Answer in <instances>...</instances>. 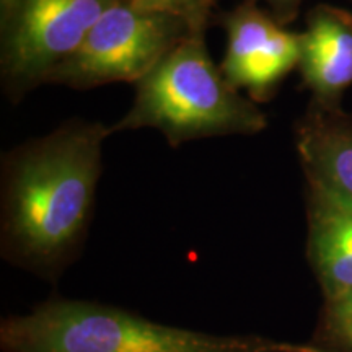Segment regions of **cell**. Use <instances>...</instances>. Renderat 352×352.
Returning <instances> with one entry per match:
<instances>
[{
	"mask_svg": "<svg viewBox=\"0 0 352 352\" xmlns=\"http://www.w3.org/2000/svg\"><path fill=\"white\" fill-rule=\"evenodd\" d=\"M134 85V101L113 132L148 127L176 148L197 139L254 135L267 127L266 113L214 64L204 34L175 46Z\"/></svg>",
	"mask_w": 352,
	"mask_h": 352,
	"instance_id": "3957f363",
	"label": "cell"
},
{
	"mask_svg": "<svg viewBox=\"0 0 352 352\" xmlns=\"http://www.w3.org/2000/svg\"><path fill=\"white\" fill-rule=\"evenodd\" d=\"M120 0H0V80L13 104L47 83Z\"/></svg>",
	"mask_w": 352,
	"mask_h": 352,
	"instance_id": "5b68a950",
	"label": "cell"
},
{
	"mask_svg": "<svg viewBox=\"0 0 352 352\" xmlns=\"http://www.w3.org/2000/svg\"><path fill=\"white\" fill-rule=\"evenodd\" d=\"M315 346L324 352H352V290L324 300Z\"/></svg>",
	"mask_w": 352,
	"mask_h": 352,
	"instance_id": "30bf717a",
	"label": "cell"
},
{
	"mask_svg": "<svg viewBox=\"0 0 352 352\" xmlns=\"http://www.w3.org/2000/svg\"><path fill=\"white\" fill-rule=\"evenodd\" d=\"M131 2L145 10L178 16L186 21L192 33L206 34V30L214 20L219 0H131Z\"/></svg>",
	"mask_w": 352,
	"mask_h": 352,
	"instance_id": "8fae6325",
	"label": "cell"
},
{
	"mask_svg": "<svg viewBox=\"0 0 352 352\" xmlns=\"http://www.w3.org/2000/svg\"><path fill=\"white\" fill-rule=\"evenodd\" d=\"M296 148L307 182L352 202V113L308 101L296 124Z\"/></svg>",
	"mask_w": 352,
	"mask_h": 352,
	"instance_id": "9c48e42d",
	"label": "cell"
},
{
	"mask_svg": "<svg viewBox=\"0 0 352 352\" xmlns=\"http://www.w3.org/2000/svg\"><path fill=\"white\" fill-rule=\"evenodd\" d=\"M253 2L258 3L259 0H253ZM264 2L277 23L287 28L290 23L297 20L303 0H264Z\"/></svg>",
	"mask_w": 352,
	"mask_h": 352,
	"instance_id": "7c38bea8",
	"label": "cell"
},
{
	"mask_svg": "<svg viewBox=\"0 0 352 352\" xmlns=\"http://www.w3.org/2000/svg\"><path fill=\"white\" fill-rule=\"evenodd\" d=\"M186 21L120 0L91 26L80 46L63 60L47 83L74 90L138 83L168 52L192 36Z\"/></svg>",
	"mask_w": 352,
	"mask_h": 352,
	"instance_id": "277c9868",
	"label": "cell"
},
{
	"mask_svg": "<svg viewBox=\"0 0 352 352\" xmlns=\"http://www.w3.org/2000/svg\"><path fill=\"white\" fill-rule=\"evenodd\" d=\"M222 26L227 33L220 64L223 77L254 103L271 101L280 83L298 67L300 32L279 25L253 0H243L226 13Z\"/></svg>",
	"mask_w": 352,
	"mask_h": 352,
	"instance_id": "8992f818",
	"label": "cell"
},
{
	"mask_svg": "<svg viewBox=\"0 0 352 352\" xmlns=\"http://www.w3.org/2000/svg\"><path fill=\"white\" fill-rule=\"evenodd\" d=\"M305 208L307 258L324 300H331L352 290V202L307 182Z\"/></svg>",
	"mask_w": 352,
	"mask_h": 352,
	"instance_id": "ba28073f",
	"label": "cell"
},
{
	"mask_svg": "<svg viewBox=\"0 0 352 352\" xmlns=\"http://www.w3.org/2000/svg\"><path fill=\"white\" fill-rule=\"evenodd\" d=\"M111 134L103 122L69 120L2 157L3 261L56 284L80 258Z\"/></svg>",
	"mask_w": 352,
	"mask_h": 352,
	"instance_id": "6da1fadb",
	"label": "cell"
},
{
	"mask_svg": "<svg viewBox=\"0 0 352 352\" xmlns=\"http://www.w3.org/2000/svg\"><path fill=\"white\" fill-rule=\"evenodd\" d=\"M2 352H324L245 334L220 336L157 323L107 303L47 297L0 321Z\"/></svg>",
	"mask_w": 352,
	"mask_h": 352,
	"instance_id": "7a4b0ae2",
	"label": "cell"
},
{
	"mask_svg": "<svg viewBox=\"0 0 352 352\" xmlns=\"http://www.w3.org/2000/svg\"><path fill=\"white\" fill-rule=\"evenodd\" d=\"M298 74L310 101L324 108H341L352 85V13L318 3L307 12L300 32Z\"/></svg>",
	"mask_w": 352,
	"mask_h": 352,
	"instance_id": "52a82bcc",
	"label": "cell"
}]
</instances>
